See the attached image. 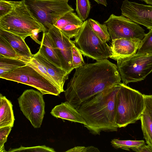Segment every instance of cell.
Returning a JSON list of instances; mask_svg holds the SVG:
<instances>
[{"instance_id":"obj_1","label":"cell","mask_w":152,"mask_h":152,"mask_svg":"<svg viewBox=\"0 0 152 152\" xmlns=\"http://www.w3.org/2000/svg\"><path fill=\"white\" fill-rule=\"evenodd\" d=\"M75 69L64 92L66 101L76 109L95 95L121 83L116 65L107 59Z\"/></svg>"},{"instance_id":"obj_2","label":"cell","mask_w":152,"mask_h":152,"mask_svg":"<svg viewBox=\"0 0 152 152\" xmlns=\"http://www.w3.org/2000/svg\"><path fill=\"white\" fill-rule=\"evenodd\" d=\"M121 83L95 95L76 109L86 123L84 126L92 134L99 135L102 132L117 131L115 98Z\"/></svg>"},{"instance_id":"obj_3","label":"cell","mask_w":152,"mask_h":152,"mask_svg":"<svg viewBox=\"0 0 152 152\" xmlns=\"http://www.w3.org/2000/svg\"><path fill=\"white\" fill-rule=\"evenodd\" d=\"M115 121L118 128L140 120L144 110L143 94L121 83L115 98Z\"/></svg>"},{"instance_id":"obj_4","label":"cell","mask_w":152,"mask_h":152,"mask_svg":"<svg viewBox=\"0 0 152 152\" xmlns=\"http://www.w3.org/2000/svg\"><path fill=\"white\" fill-rule=\"evenodd\" d=\"M13 8L8 14L0 18V29L21 37L23 39L35 31L48 29L34 17L23 0L13 1Z\"/></svg>"},{"instance_id":"obj_5","label":"cell","mask_w":152,"mask_h":152,"mask_svg":"<svg viewBox=\"0 0 152 152\" xmlns=\"http://www.w3.org/2000/svg\"><path fill=\"white\" fill-rule=\"evenodd\" d=\"M34 17L48 29L74 9L67 0H23Z\"/></svg>"},{"instance_id":"obj_6","label":"cell","mask_w":152,"mask_h":152,"mask_svg":"<svg viewBox=\"0 0 152 152\" xmlns=\"http://www.w3.org/2000/svg\"><path fill=\"white\" fill-rule=\"evenodd\" d=\"M116 61L121 80L126 85L143 80L152 72V54L136 53Z\"/></svg>"},{"instance_id":"obj_7","label":"cell","mask_w":152,"mask_h":152,"mask_svg":"<svg viewBox=\"0 0 152 152\" xmlns=\"http://www.w3.org/2000/svg\"><path fill=\"white\" fill-rule=\"evenodd\" d=\"M84 56L97 61L110 56V46L102 40L92 30L87 20L84 21L74 41Z\"/></svg>"},{"instance_id":"obj_8","label":"cell","mask_w":152,"mask_h":152,"mask_svg":"<svg viewBox=\"0 0 152 152\" xmlns=\"http://www.w3.org/2000/svg\"><path fill=\"white\" fill-rule=\"evenodd\" d=\"M0 78L33 87L43 95L49 94L57 96L61 93L55 85L27 64L0 75Z\"/></svg>"},{"instance_id":"obj_9","label":"cell","mask_w":152,"mask_h":152,"mask_svg":"<svg viewBox=\"0 0 152 152\" xmlns=\"http://www.w3.org/2000/svg\"><path fill=\"white\" fill-rule=\"evenodd\" d=\"M43 95L40 92L27 89L18 99L21 111L35 128L41 127L45 114Z\"/></svg>"},{"instance_id":"obj_10","label":"cell","mask_w":152,"mask_h":152,"mask_svg":"<svg viewBox=\"0 0 152 152\" xmlns=\"http://www.w3.org/2000/svg\"><path fill=\"white\" fill-rule=\"evenodd\" d=\"M104 23L107 27L112 40L134 38L142 40L146 34L139 24L122 15L112 14Z\"/></svg>"},{"instance_id":"obj_11","label":"cell","mask_w":152,"mask_h":152,"mask_svg":"<svg viewBox=\"0 0 152 152\" xmlns=\"http://www.w3.org/2000/svg\"><path fill=\"white\" fill-rule=\"evenodd\" d=\"M53 48L60 61L62 69L68 75L74 69L72 48L74 41L64 34L54 25L48 29Z\"/></svg>"},{"instance_id":"obj_12","label":"cell","mask_w":152,"mask_h":152,"mask_svg":"<svg viewBox=\"0 0 152 152\" xmlns=\"http://www.w3.org/2000/svg\"><path fill=\"white\" fill-rule=\"evenodd\" d=\"M121 10V15L148 29H152V5L124 0L123 1Z\"/></svg>"},{"instance_id":"obj_13","label":"cell","mask_w":152,"mask_h":152,"mask_svg":"<svg viewBox=\"0 0 152 152\" xmlns=\"http://www.w3.org/2000/svg\"><path fill=\"white\" fill-rule=\"evenodd\" d=\"M142 40L136 38H121L112 40L111 54L110 58L116 61L136 53L140 47Z\"/></svg>"},{"instance_id":"obj_14","label":"cell","mask_w":152,"mask_h":152,"mask_svg":"<svg viewBox=\"0 0 152 152\" xmlns=\"http://www.w3.org/2000/svg\"><path fill=\"white\" fill-rule=\"evenodd\" d=\"M83 22L75 13L70 12L61 17L54 25L70 39L78 34Z\"/></svg>"},{"instance_id":"obj_15","label":"cell","mask_w":152,"mask_h":152,"mask_svg":"<svg viewBox=\"0 0 152 152\" xmlns=\"http://www.w3.org/2000/svg\"><path fill=\"white\" fill-rule=\"evenodd\" d=\"M0 36L4 38L11 45L20 59L27 63L32 58L33 54L21 37L0 29Z\"/></svg>"},{"instance_id":"obj_16","label":"cell","mask_w":152,"mask_h":152,"mask_svg":"<svg viewBox=\"0 0 152 152\" xmlns=\"http://www.w3.org/2000/svg\"><path fill=\"white\" fill-rule=\"evenodd\" d=\"M33 57L46 67L48 73L60 92H64V86L65 81L68 78V75L66 72L49 61L39 51L33 54Z\"/></svg>"},{"instance_id":"obj_17","label":"cell","mask_w":152,"mask_h":152,"mask_svg":"<svg viewBox=\"0 0 152 152\" xmlns=\"http://www.w3.org/2000/svg\"><path fill=\"white\" fill-rule=\"evenodd\" d=\"M50 113L57 118H59L84 125L86 124V121L77 109L67 101L55 106Z\"/></svg>"},{"instance_id":"obj_18","label":"cell","mask_w":152,"mask_h":152,"mask_svg":"<svg viewBox=\"0 0 152 152\" xmlns=\"http://www.w3.org/2000/svg\"><path fill=\"white\" fill-rule=\"evenodd\" d=\"M39 51L49 61L59 68H62L60 61L53 47L51 38L48 32L43 33Z\"/></svg>"},{"instance_id":"obj_19","label":"cell","mask_w":152,"mask_h":152,"mask_svg":"<svg viewBox=\"0 0 152 152\" xmlns=\"http://www.w3.org/2000/svg\"><path fill=\"white\" fill-rule=\"evenodd\" d=\"M11 101L0 94V127L13 126L15 120Z\"/></svg>"},{"instance_id":"obj_20","label":"cell","mask_w":152,"mask_h":152,"mask_svg":"<svg viewBox=\"0 0 152 152\" xmlns=\"http://www.w3.org/2000/svg\"><path fill=\"white\" fill-rule=\"evenodd\" d=\"M27 64L26 62L19 58L0 56V75L10 72Z\"/></svg>"},{"instance_id":"obj_21","label":"cell","mask_w":152,"mask_h":152,"mask_svg":"<svg viewBox=\"0 0 152 152\" xmlns=\"http://www.w3.org/2000/svg\"><path fill=\"white\" fill-rule=\"evenodd\" d=\"M140 120L144 138L147 145L152 148V120L145 107Z\"/></svg>"},{"instance_id":"obj_22","label":"cell","mask_w":152,"mask_h":152,"mask_svg":"<svg viewBox=\"0 0 152 152\" xmlns=\"http://www.w3.org/2000/svg\"><path fill=\"white\" fill-rule=\"evenodd\" d=\"M87 20L93 31L102 40L106 42L110 40V35L105 24H100L97 21L91 18Z\"/></svg>"},{"instance_id":"obj_23","label":"cell","mask_w":152,"mask_h":152,"mask_svg":"<svg viewBox=\"0 0 152 152\" xmlns=\"http://www.w3.org/2000/svg\"><path fill=\"white\" fill-rule=\"evenodd\" d=\"M111 143L112 145L115 149L121 148L127 151H130V149L145 144L143 140H121L115 139L112 140Z\"/></svg>"},{"instance_id":"obj_24","label":"cell","mask_w":152,"mask_h":152,"mask_svg":"<svg viewBox=\"0 0 152 152\" xmlns=\"http://www.w3.org/2000/svg\"><path fill=\"white\" fill-rule=\"evenodd\" d=\"M76 11L78 16L83 21L88 17L91 5L89 0H76Z\"/></svg>"},{"instance_id":"obj_25","label":"cell","mask_w":152,"mask_h":152,"mask_svg":"<svg viewBox=\"0 0 152 152\" xmlns=\"http://www.w3.org/2000/svg\"><path fill=\"white\" fill-rule=\"evenodd\" d=\"M0 56L19 58L11 45L1 36H0Z\"/></svg>"},{"instance_id":"obj_26","label":"cell","mask_w":152,"mask_h":152,"mask_svg":"<svg viewBox=\"0 0 152 152\" xmlns=\"http://www.w3.org/2000/svg\"><path fill=\"white\" fill-rule=\"evenodd\" d=\"M27 64L32 66L48 80L56 86L52 78L48 73L46 67L40 61L33 57Z\"/></svg>"},{"instance_id":"obj_27","label":"cell","mask_w":152,"mask_h":152,"mask_svg":"<svg viewBox=\"0 0 152 152\" xmlns=\"http://www.w3.org/2000/svg\"><path fill=\"white\" fill-rule=\"evenodd\" d=\"M142 44L137 53L152 54V29L145 34L142 40Z\"/></svg>"},{"instance_id":"obj_28","label":"cell","mask_w":152,"mask_h":152,"mask_svg":"<svg viewBox=\"0 0 152 152\" xmlns=\"http://www.w3.org/2000/svg\"><path fill=\"white\" fill-rule=\"evenodd\" d=\"M13 152H55L52 148L46 146L45 145H39L31 147H25L22 145L19 148L12 149L10 148L8 151Z\"/></svg>"},{"instance_id":"obj_29","label":"cell","mask_w":152,"mask_h":152,"mask_svg":"<svg viewBox=\"0 0 152 152\" xmlns=\"http://www.w3.org/2000/svg\"><path fill=\"white\" fill-rule=\"evenodd\" d=\"M72 64L74 69L80 67L85 64L82 56V53L79 48L75 45L74 41L72 48Z\"/></svg>"},{"instance_id":"obj_30","label":"cell","mask_w":152,"mask_h":152,"mask_svg":"<svg viewBox=\"0 0 152 152\" xmlns=\"http://www.w3.org/2000/svg\"><path fill=\"white\" fill-rule=\"evenodd\" d=\"M12 128L10 126L0 127V152H6L4 149V144L7 140V137Z\"/></svg>"},{"instance_id":"obj_31","label":"cell","mask_w":152,"mask_h":152,"mask_svg":"<svg viewBox=\"0 0 152 152\" xmlns=\"http://www.w3.org/2000/svg\"><path fill=\"white\" fill-rule=\"evenodd\" d=\"M13 8V1L0 0V18L10 13Z\"/></svg>"},{"instance_id":"obj_32","label":"cell","mask_w":152,"mask_h":152,"mask_svg":"<svg viewBox=\"0 0 152 152\" xmlns=\"http://www.w3.org/2000/svg\"><path fill=\"white\" fill-rule=\"evenodd\" d=\"M66 152H99L98 149L93 146L87 147L77 146L68 150Z\"/></svg>"},{"instance_id":"obj_33","label":"cell","mask_w":152,"mask_h":152,"mask_svg":"<svg viewBox=\"0 0 152 152\" xmlns=\"http://www.w3.org/2000/svg\"><path fill=\"white\" fill-rule=\"evenodd\" d=\"M145 107L148 111L152 120V95L143 94Z\"/></svg>"},{"instance_id":"obj_34","label":"cell","mask_w":152,"mask_h":152,"mask_svg":"<svg viewBox=\"0 0 152 152\" xmlns=\"http://www.w3.org/2000/svg\"><path fill=\"white\" fill-rule=\"evenodd\" d=\"M132 150L137 152H152V148L148 145L145 144Z\"/></svg>"},{"instance_id":"obj_35","label":"cell","mask_w":152,"mask_h":152,"mask_svg":"<svg viewBox=\"0 0 152 152\" xmlns=\"http://www.w3.org/2000/svg\"><path fill=\"white\" fill-rule=\"evenodd\" d=\"M42 32L41 29H38L33 32L32 34L30 36L36 43L39 45H41V41H40L38 39V34L39 33Z\"/></svg>"},{"instance_id":"obj_36","label":"cell","mask_w":152,"mask_h":152,"mask_svg":"<svg viewBox=\"0 0 152 152\" xmlns=\"http://www.w3.org/2000/svg\"><path fill=\"white\" fill-rule=\"evenodd\" d=\"M96 1L98 4L103 5L106 7L107 3L106 0H94Z\"/></svg>"},{"instance_id":"obj_37","label":"cell","mask_w":152,"mask_h":152,"mask_svg":"<svg viewBox=\"0 0 152 152\" xmlns=\"http://www.w3.org/2000/svg\"><path fill=\"white\" fill-rule=\"evenodd\" d=\"M142 1H144L146 4L152 6V0H140Z\"/></svg>"},{"instance_id":"obj_38","label":"cell","mask_w":152,"mask_h":152,"mask_svg":"<svg viewBox=\"0 0 152 152\" xmlns=\"http://www.w3.org/2000/svg\"><path fill=\"white\" fill-rule=\"evenodd\" d=\"M68 0V1H69V0Z\"/></svg>"}]
</instances>
